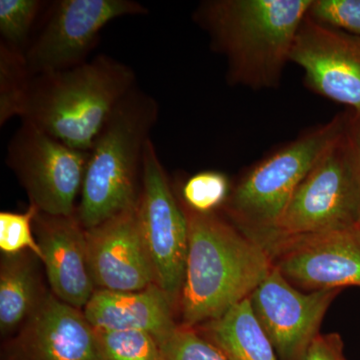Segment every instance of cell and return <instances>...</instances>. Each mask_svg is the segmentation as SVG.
<instances>
[{"label": "cell", "mask_w": 360, "mask_h": 360, "mask_svg": "<svg viewBox=\"0 0 360 360\" xmlns=\"http://www.w3.org/2000/svg\"><path fill=\"white\" fill-rule=\"evenodd\" d=\"M162 360H229L194 328L179 326L160 342Z\"/></svg>", "instance_id": "obj_24"}, {"label": "cell", "mask_w": 360, "mask_h": 360, "mask_svg": "<svg viewBox=\"0 0 360 360\" xmlns=\"http://www.w3.org/2000/svg\"><path fill=\"white\" fill-rule=\"evenodd\" d=\"M6 360H98L96 329L84 310L47 295L7 348Z\"/></svg>", "instance_id": "obj_14"}, {"label": "cell", "mask_w": 360, "mask_h": 360, "mask_svg": "<svg viewBox=\"0 0 360 360\" xmlns=\"http://www.w3.org/2000/svg\"><path fill=\"white\" fill-rule=\"evenodd\" d=\"M37 276L22 253L6 255L0 269V329L11 333L37 309L40 302Z\"/></svg>", "instance_id": "obj_18"}, {"label": "cell", "mask_w": 360, "mask_h": 360, "mask_svg": "<svg viewBox=\"0 0 360 360\" xmlns=\"http://www.w3.org/2000/svg\"><path fill=\"white\" fill-rule=\"evenodd\" d=\"M350 135L354 143L355 172L359 189V225L360 227V115L352 111L349 125Z\"/></svg>", "instance_id": "obj_27"}, {"label": "cell", "mask_w": 360, "mask_h": 360, "mask_svg": "<svg viewBox=\"0 0 360 360\" xmlns=\"http://www.w3.org/2000/svg\"><path fill=\"white\" fill-rule=\"evenodd\" d=\"M231 193L229 180L219 172H201L187 180L182 188L184 205L193 212H214Z\"/></svg>", "instance_id": "obj_22"}, {"label": "cell", "mask_w": 360, "mask_h": 360, "mask_svg": "<svg viewBox=\"0 0 360 360\" xmlns=\"http://www.w3.org/2000/svg\"><path fill=\"white\" fill-rule=\"evenodd\" d=\"M272 264L298 290H343L360 286L359 225L321 233L253 236Z\"/></svg>", "instance_id": "obj_9"}, {"label": "cell", "mask_w": 360, "mask_h": 360, "mask_svg": "<svg viewBox=\"0 0 360 360\" xmlns=\"http://www.w3.org/2000/svg\"><path fill=\"white\" fill-rule=\"evenodd\" d=\"M290 61L304 70L305 82L315 94L360 115V37L307 16L296 34Z\"/></svg>", "instance_id": "obj_12"}, {"label": "cell", "mask_w": 360, "mask_h": 360, "mask_svg": "<svg viewBox=\"0 0 360 360\" xmlns=\"http://www.w3.org/2000/svg\"><path fill=\"white\" fill-rule=\"evenodd\" d=\"M350 115L352 111L335 116L248 170L224 205L236 226L248 234L274 231L302 180L347 129Z\"/></svg>", "instance_id": "obj_5"}, {"label": "cell", "mask_w": 360, "mask_h": 360, "mask_svg": "<svg viewBox=\"0 0 360 360\" xmlns=\"http://www.w3.org/2000/svg\"><path fill=\"white\" fill-rule=\"evenodd\" d=\"M34 229L52 292L61 302L84 309L96 288L90 274L86 231L77 212L68 217L39 212Z\"/></svg>", "instance_id": "obj_15"}, {"label": "cell", "mask_w": 360, "mask_h": 360, "mask_svg": "<svg viewBox=\"0 0 360 360\" xmlns=\"http://www.w3.org/2000/svg\"><path fill=\"white\" fill-rule=\"evenodd\" d=\"M174 305L156 284L139 291L96 290L84 312L96 330L143 331L158 343L172 335Z\"/></svg>", "instance_id": "obj_16"}, {"label": "cell", "mask_w": 360, "mask_h": 360, "mask_svg": "<svg viewBox=\"0 0 360 360\" xmlns=\"http://www.w3.org/2000/svg\"><path fill=\"white\" fill-rule=\"evenodd\" d=\"M136 86L130 66L99 54L70 70L33 75L21 120L89 151L117 104Z\"/></svg>", "instance_id": "obj_3"}, {"label": "cell", "mask_w": 360, "mask_h": 360, "mask_svg": "<svg viewBox=\"0 0 360 360\" xmlns=\"http://www.w3.org/2000/svg\"><path fill=\"white\" fill-rule=\"evenodd\" d=\"M89 151L70 148L22 120L7 148L6 163L25 187L30 205L51 217L77 212Z\"/></svg>", "instance_id": "obj_7"}, {"label": "cell", "mask_w": 360, "mask_h": 360, "mask_svg": "<svg viewBox=\"0 0 360 360\" xmlns=\"http://www.w3.org/2000/svg\"><path fill=\"white\" fill-rule=\"evenodd\" d=\"M98 360H162L158 340L134 330H96Z\"/></svg>", "instance_id": "obj_20"}, {"label": "cell", "mask_w": 360, "mask_h": 360, "mask_svg": "<svg viewBox=\"0 0 360 360\" xmlns=\"http://www.w3.org/2000/svg\"><path fill=\"white\" fill-rule=\"evenodd\" d=\"M85 231L90 274L96 290L139 291L155 284L137 205Z\"/></svg>", "instance_id": "obj_13"}, {"label": "cell", "mask_w": 360, "mask_h": 360, "mask_svg": "<svg viewBox=\"0 0 360 360\" xmlns=\"http://www.w3.org/2000/svg\"><path fill=\"white\" fill-rule=\"evenodd\" d=\"M42 6L40 0H0V42L25 53Z\"/></svg>", "instance_id": "obj_21"}, {"label": "cell", "mask_w": 360, "mask_h": 360, "mask_svg": "<svg viewBox=\"0 0 360 360\" xmlns=\"http://www.w3.org/2000/svg\"><path fill=\"white\" fill-rule=\"evenodd\" d=\"M312 0H210L194 20L229 63L231 84L272 89L290 61L296 34Z\"/></svg>", "instance_id": "obj_2"}, {"label": "cell", "mask_w": 360, "mask_h": 360, "mask_svg": "<svg viewBox=\"0 0 360 360\" xmlns=\"http://www.w3.org/2000/svg\"><path fill=\"white\" fill-rule=\"evenodd\" d=\"M349 125L350 120L345 131L302 180L276 229L257 234L304 236L359 225V189Z\"/></svg>", "instance_id": "obj_6"}, {"label": "cell", "mask_w": 360, "mask_h": 360, "mask_svg": "<svg viewBox=\"0 0 360 360\" xmlns=\"http://www.w3.org/2000/svg\"><path fill=\"white\" fill-rule=\"evenodd\" d=\"M160 106L139 86L127 94L89 150L77 214L85 231L139 202L144 151Z\"/></svg>", "instance_id": "obj_4"}, {"label": "cell", "mask_w": 360, "mask_h": 360, "mask_svg": "<svg viewBox=\"0 0 360 360\" xmlns=\"http://www.w3.org/2000/svg\"><path fill=\"white\" fill-rule=\"evenodd\" d=\"M137 214L155 284L174 307L179 303L186 274L188 226L151 139L144 151Z\"/></svg>", "instance_id": "obj_8"}, {"label": "cell", "mask_w": 360, "mask_h": 360, "mask_svg": "<svg viewBox=\"0 0 360 360\" xmlns=\"http://www.w3.org/2000/svg\"><path fill=\"white\" fill-rule=\"evenodd\" d=\"M341 290L303 292L272 267L248 298L278 360L304 359L319 335L324 315Z\"/></svg>", "instance_id": "obj_11"}, {"label": "cell", "mask_w": 360, "mask_h": 360, "mask_svg": "<svg viewBox=\"0 0 360 360\" xmlns=\"http://www.w3.org/2000/svg\"><path fill=\"white\" fill-rule=\"evenodd\" d=\"M39 213L32 205L25 212H0V250L4 255H18L27 250L41 260V250L32 231Z\"/></svg>", "instance_id": "obj_23"}, {"label": "cell", "mask_w": 360, "mask_h": 360, "mask_svg": "<svg viewBox=\"0 0 360 360\" xmlns=\"http://www.w3.org/2000/svg\"><path fill=\"white\" fill-rule=\"evenodd\" d=\"M198 331L229 360H278L253 314L250 298L219 319L202 324Z\"/></svg>", "instance_id": "obj_17"}, {"label": "cell", "mask_w": 360, "mask_h": 360, "mask_svg": "<svg viewBox=\"0 0 360 360\" xmlns=\"http://www.w3.org/2000/svg\"><path fill=\"white\" fill-rule=\"evenodd\" d=\"M33 75L25 52L0 42V125L23 117Z\"/></svg>", "instance_id": "obj_19"}, {"label": "cell", "mask_w": 360, "mask_h": 360, "mask_svg": "<svg viewBox=\"0 0 360 360\" xmlns=\"http://www.w3.org/2000/svg\"><path fill=\"white\" fill-rule=\"evenodd\" d=\"M303 360H347L342 338L336 333H319L309 345Z\"/></svg>", "instance_id": "obj_26"}, {"label": "cell", "mask_w": 360, "mask_h": 360, "mask_svg": "<svg viewBox=\"0 0 360 360\" xmlns=\"http://www.w3.org/2000/svg\"><path fill=\"white\" fill-rule=\"evenodd\" d=\"M182 207L188 250L179 305L184 326L194 328L250 297L274 264L266 248L236 225Z\"/></svg>", "instance_id": "obj_1"}, {"label": "cell", "mask_w": 360, "mask_h": 360, "mask_svg": "<svg viewBox=\"0 0 360 360\" xmlns=\"http://www.w3.org/2000/svg\"><path fill=\"white\" fill-rule=\"evenodd\" d=\"M134 0H60L25 52L32 75L70 70L86 63L104 26L123 16L146 15Z\"/></svg>", "instance_id": "obj_10"}, {"label": "cell", "mask_w": 360, "mask_h": 360, "mask_svg": "<svg viewBox=\"0 0 360 360\" xmlns=\"http://www.w3.org/2000/svg\"><path fill=\"white\" fill-rule=\"evenodd\" d=\"M307 16L319 25L360 37V0H312Z\"/></svg>", "instance_id": "obj_25"}]
</instances>
